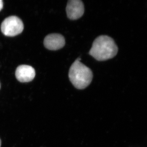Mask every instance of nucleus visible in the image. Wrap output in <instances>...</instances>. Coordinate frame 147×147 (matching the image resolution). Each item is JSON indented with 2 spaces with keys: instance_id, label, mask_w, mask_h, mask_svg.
<instances>
[{
  "instance_id": "1",
  "label": "nucleus",
  "mask_w": 147,
  "mask_h": 147,
  "mask_svg": "<svg viewBox=\"0 0 147 147\" xmlns=\"http://www.w3.org/2000/svg\"><path fill=\"white\" fill-rule=\"evenodd\" d=\"M118 51V48L113 38L101 35L94 40L89 53L96 60L104 61L115 57Z\"/></svg>"
},
{
  "instance_id": "2",
  "label": "nucleus",
  "mask_w": 147,
  "mask_h": 147,
  "mask_svg": "<svg viewBox=\"0 0 147 147\" xmlns=\"http://www.w3.org/2000/svg\"><path fill=\"white\" fill-rule=\"evenodd\" d=\"M78 58L71 65L68 76L69 80L75 88L83 90L90 84L93 78V73L90 69L80 62Z\"/></svg>"
},
{
  "instance_id": "3",
  "label": "nucleus",
  "mask_w": 147,
  "mask_h": 147,
  "mask_svg": "<svg viewBox=\"0 0 147 147\" xmlns=\"http://www.w3.org/2000/svg\"><path fill=\"white\" fill-rule=\"evenodd\" d=\"M24 29L23 22L16 16H9L3 21L1 25L2 32L7 36H14L20 34Z\"/></svg>"
},
{
  "instance_id": "4",
  "label": "nucleus",
  "mask_w": 147,
  "mask_h": 147,
  "mask_svg": "<svg viewBox=\"0 0 147 147\" xmlns=\"http://www.w3.org/2000/svg\"><path fill=\"white\" fill-rule=\"evenodd\" d=\"M67 14L69 19L77 20L81 18L84 13V6L81 0H70L68 1L66 8Z\"/></svg>"
},
{
  "instance_id": "5",
  "label": "nucleus",
  "mask_w": 147,
  "mask_h": 147,
  "mask_svg": "<svg viewBox=\"0 0 147 147\" xmlns=\"http://www.w3.org/2000/svg\"><path fill=\"white\" fill-rule=\"evenodd\" d=\"M65 39L63 36L59 34H51L45 37L44 45L47 49L51 50H57L63 48L65 45Z\"/></svg>"
},
{
  "instance_id": "6",
  "label": "nucleus",
  "mask_w": 147,
  "mask_h": 147,
  "mask_svg": "<svg viewBox=\"0 0 147 147\" xmlns=\"http://www.w3.org/2000/svg\"><path fill=\"white\" fill-rule=\"evenodd\" d=\"M35 71L33 67L30 65L19 66L16 70L15 75L19 82L26 83L32 81L35 76Z\"/></svg>"
},
{
  "instance_id": "7",
  "label": "nucleus",
  "mask_w": 147,
  "mask_h": 147,
  "mask_svg": "<svg viewBox=\"0 0 147 147\" xmlns=\"http://www.w3.org/2000/svg\"><path fill=\"white\" fill-rule=\"evenodd\" d=\"M3 7V1L2 0H0V11L2 9Z\"/></svg>"
},
{
  "instance_id": "8",
  "label": "nucleus",
  "mask_w": 147,
  "mask_h": 147,
  "mask_svg": "<svg viewBox=\"0 0 147 147\" xmlns=\"http://www.w3.org/2000/svg\"><path fill=\"white\" fill-rule=\"evenodd\" d=\"M1 139H0V147L1 146Z\"/></svg>"
},
{
  "instance_id": "9",
  "label": "nucleus",
  "mask_w": 147,
  "mask_h": 147,
  "mask_svg": "<svg viewBox=\"0 0 147 147\" xmlns=\"http://www.w3.org/2000/svg\"><path fill=\"white\" fill-rule=\"evenodd\" d=\"M0 88H1V86H0Z\"/></svg>"
}]
</instances>
